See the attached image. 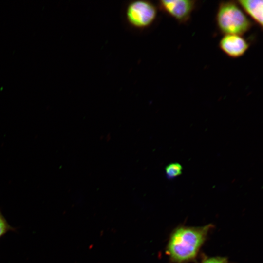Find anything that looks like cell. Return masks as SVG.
<instances>
[{
  "label": "cell",
  "mask_w": 263,
  "mask_h": 263,
  "mask_svg": "<svg viewBox=\"0 0 263 263\" xmlns=\"http://www.w3.org/2000/svg\"><path fill=\"white\" fill-rule=\"evenodd\" d=\"M213 227L212 224L176 227L169 235L166 248L170 262L188 263L195 261Z\"/></svg>",
  "instance_id": "obj_1"
},
{
  "label": "cell",
  "mask_w": 263,
  "mask_h": 263,
  "mask_svg": "<svg viewBox=\"0 0 263 263\" xmlns=\"http://www.w3.org/2000/svg\"><path fill=\"white\" fill-rule=\"evenodd\" d=\"M215 19L219 31L224 35L242 36L252 26L250 19L236 1L220 2Z\"/></svg>",
  "instance_id": "obj_2"
},
{
  "label": "cell",
  "mask_w": 263,
  "mask_h": 263,
  "mask_svg": "<svg viewBox=\"0 0 263 263\" xmlns=\"http://www.w3.org/2000/svg\"><path fill=\"white\" fill-rule=\"evenodd\" d=\"M157 16L156 6L147 0H135L130 2L126 8V17L129 24L138 29L150 26Z\"/></svg>",
  "instance_id": "obj_3"
},
{
  "label": "cell",
  "mask_w": 263,
  "mask_h": 263,
  "mask_svg": "<svg viewBox=\"0 0 263 263\" xmlns=\"http://www.w3.org/2000/svg\"><path fill=\"white\" fill-rule=\"evenodd\" d=\"M191 0H163L158 3L159 8L180 23L187 22L196 6Z\"/></svg>",
  "instance_id": "obj_4"
},
{
  "label": "cell",
  "mask_w": 263,
  "mask_h": 263,
  "mask_svg": "<svg viewBox=\"0 0 263 263\" xmlns=\"http://www.w3.org/2000/svg\"><path fill=\"white\" fill-rule=\"evenodd\" d=\"M250 46L248 41L241 35H225L219 43L220 49L226 55L236 58L243 56Z\"/></svg>",
  "instance_id": "obj_5"
},
{
  "label": "cell",
  "mask_w": 263,
  "mask_h": 263,
  "mask_svg": "<svg viewBox=\"0 0 263 263\" xmlns=\"http://www.w3.org/2000/svg\"><path fill=\"white\" fill-rule=\"evenodd\" d=\"M237 2L245 13L261 28L263 27V1L259 0H241Z\"/></svg>",
  "instance_id": "obj_6"
},
{
  "label": "cell",
  "mask_w": 263,
  "mask_h": 263,
  "mask_svg": "<svg viewBox=\"0 0 263 263\" xmlns=\"http://www.w3.org/2000/svg\"><path fill=\"white\" fill-rule=\"evenodd\" d=\"M182 171V166L178 163L169 164L165 168L166 175L170 179L181 175Z\"/></svg>",
  "instance_id": "obj_7"
},
{
  "label": "cell",
  "mask_w": 263,
  "mask_h": 263,
  "mask_svg": "<svg viewBox=\"0 0 263 263\" xmlns=\"http://www.w3.org/2000/svg\"><path fill=\"white\" fill-rule=\"evenodd\" d=\"M200 263H228V259L225 257H205Z\"/></svg>",
  "instance_id": "obj_8"
},
{
  "label": "cell",
  "mask_w": 263,
  "mask_h": 263,
  "mask_svg": "<svg viewBox=\"0 0 263 263\" xmlns=\"http://www.w3.org/2000/svg\"><path fill=\"white\" fill-rule=\"evenodd\" d=\"M11 229V226L0 211V238Z\"/></svg>",
  "instance_id": "obj_9"
}]
</instances>
